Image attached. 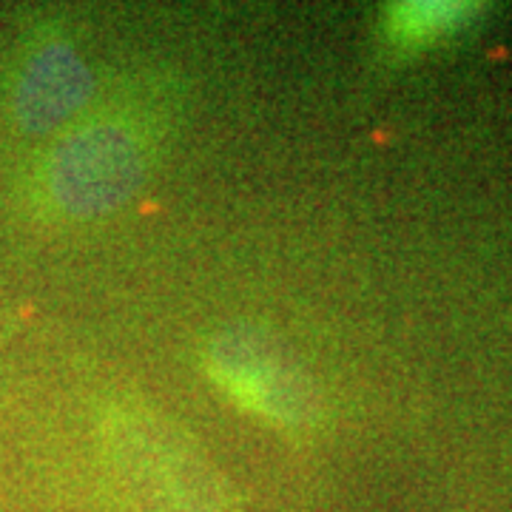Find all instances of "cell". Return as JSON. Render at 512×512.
<instances>
[{"mask_svg": "<svg viewBox=\"0 0 512 512\" xmlns=\"http://www.w3.org/2000/svg\"><path fill=\"white\" fill-rule=\"evenodd\" d=\"M202 365L228 402L254 419L288 433H305L322 404L299 365L254 333H220L208 342Z\"/></svg>", "mask_w": 512, "mask_h": 512, "instance_id": "cell-1", "label": "cell"}, {"mask_svg": "<svg viewBox=\"0 0 512 512\" xmlns=\"http://www.w3.org/2000/svg\"><path fill=\"white\" fill-rule=\"evenodd\" d=\"M148 168V137L128 120L103 117L74 131L49 171V191L74 217H94L131 197Z\"/></svg>", "mask_w": 512, "mask_h": 512, "instance_id": "cell-2", "label": "cell"}, {"mask_svg": "<svg viewBox=\"0 0 512 512\" xmlns=\"http://www.w3.org/2000/svg\"><path fill=\"white\" fill-rule=\"evenodd\" d=\"M476 15L473 3L458 0H410L384 12V40L404 55H416L444 46L470 26Z\"/></svg>", "mask_w": 512, "mask_h": 512, "instance_id": "cell-3", "label": "cell"}, {"mask_svg": "<svg viewBox=\"0 0 512 512\" xmlns=\"http://www.w3.org/2000/svg\"><path fill=\"white\" fill-rule=\"evenodd\" d=\"M37 77L43 83L26 94V100L32 103V114L40 117V120L66 117L89 89V74L83 69V63L77 60V55H72L69 49L46 52L40 69H37Z\"/></svg>", "mask_w": 512, "mask_h": 512, "instance_id": "cell-4", "label": "cell"}]
</instances>
